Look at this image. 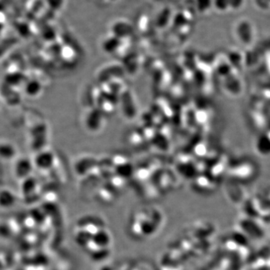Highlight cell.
Returning <instances> with one entry per match:
<instances>
[{
  "instance_id": "6da1fadb",
  "label": "cell",
  "mask_w": 270,
  "mask_h": 270,
  "mask_svg": "<svg viewBox=\"0 0 270 270\" xmlns=\"http://www.w3.org/2000/svg\"><path fill=\"white\" fill-rule=\"evenodd\" d=\"M31 172V166L27 160H21L18 163L15 168V173L20 178H26Z\"/></svg>"
},
{
  "instance_id": "7a4b0ae2",
  "label": "cell",
  "mask_w": 270,
  "mask_h": 270,
  "mask_svg": "<svg viewBox=\"0 0 270 270\" xmlns=\"http://www.w3.org/2000/svg\"><path fill=\"white\" fill-rule=\"evenodd\" d=\"M15 202V197L9 192H2L0 194V206L9 207L13 205Z\"/></svg>"
}]
</instances>
